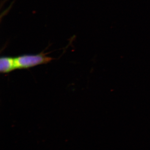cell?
<instances>
[{
    "instance_id": "obj_1",
    "label": "cell",
    "mask_w": 150,
    "mask_h": 150,
    "mask_svg": "<svg viewBox=\"0 0 150 150\" xmlns=\"http://www.w3.org/2000/svg\"><path fill=\"white\" fill-rule=\"evenodd\" d=\"M16 69H28L38 65L47 64L53 58L46 56V54L35 55H23L15 58Z\"/></svg>"
},
{
    "instance_id": "obj_2",
    "label": "cell",
    "mask_w": 150,
    "mask_h": 150,
    "mask_svg": "<svg viewBox=\"0 0 150 150\" xmlns=\"http://www.w3.org/2000/svg\"><path fill=\"white\" fill-rule=\"evenodd\" d=\"M15 58L2 57L0 59V71L3 74H8L16 69Z\"/></svg>"
}]
</instances>
